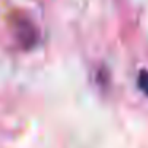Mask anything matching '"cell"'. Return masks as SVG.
Returning a JSON list of instances; mask_svg holds the SVG:
<instances>
[{"mask_svg":"<svg viewBox=\"0 0 148 148\" xmlns=\"http://www.w3.org/2000/svg\"><path fill=\"white\" fill-rule=\"evenodd\" d=\"M138 88L148 96V72L147 70H142L138 73Z\"/></svg>","mask_w":148,"mask_h":148,"instance_id":"cell-1","label":"cell"}]
</instances>
